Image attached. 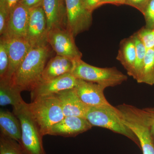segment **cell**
<instances>
[{"mask_svg": "<svg viewBox=\"0 0 154 154\" xmlns=\"http://www.w3.org/2000/svg\"><path fill=\"white\" fill-rule=\"evenodd\" d=\"M49 54L47 44L32 47L11 78V83L21 92L32 91L42 82Z\"/></svg>", "mask_w": 154, "mask_h": 154, "instance_id": "6da1fadb", "label": "cell"}, {"mask_svg": "<svg viewBox=\"0 0 154 154\" xmlns=\"http://www.w3.org/2000/svg\"><path fill=\"white\" fill-rule=\"evenodd\" d=\"M86 119L92 126L106 128L124 136L140 146L134 133L125 123L120 110L111 105L99 107H90Z\"/></svg>", "mask_w": 154, "mask_h": 154, "instance_id": "7a4b0ae2", "label": "cell"}, {"mask_svg": "<svg viewBox=\"0 0 154 154\" xmlns=\"http://www.w3.org/2000/svg\"><path fill=\"white\" fill-rule=\"evenodd\" d=\"M117 107L125 123L137 138L143 153L154 154V137L144 109L125 104Z\"/></svg>", "mask_w": 154, "mask_h": 154, "instance_id": "3957f363", "label": "cell"}, {"mask_svg": "<svg viewBox=\"0 0 154 154\" xmlns=\"http://www.w3.org/2000/svg\"><path fill=\"white\" fill-rule=\"evenodd\" d=\"M28 110L43 136L65 117L55 95L39 97L27 104Z\"/></svg>", "mask_w": 154, "mask_h": 154, "instance_id": "277c9868", "label": "cell"}, {"mask_svg": "<svg viewBox=\"0 0 154 154\" xmlns=\"http://www.w3.org/2000/svg\"><path fill=\"white\" fill-rule=\"evenodd\" d=\"M28 103L13 108L22 126V136L19 143L25 154H46L43 144V137L39 128L28 110Z\"/></svg>", "mask_w": 154, "mask_h": 154, "instance_id": "5b68a950", "label": "cell"}, {"mask_svg": "<svg viewBox=\"0 0 154 154\" xmlns=\"http://www.w3.org/2000/svg\"><path fill=\"white\" fill-rule=\"evenodd\" d=\"M77 79L105 86L106 88L121 85L128 77L115 67L100 68L86 63L82 59L74 60L72 72Z\"/></svg>", "mask_w": 154, "mask_h": 154, "instance_id": "8992f818", "label": "cell"}, {"mask_svg": "<svg viewBox=\"0 0 154 154\" xmlns=\"http://www.w3.org/2000/svg\"><path fill=\"white\" fill-rule=\"evenodd\" d=\"M66 29L75 37L91 27L92 13L87 10L82 0H65Z\"/></svg>", "mask_w": 154, "mask_h": 154, "instance_id": "52a82bcc", "label": "cell"}, {"mask_svg": "<svg viewBox=\"0 0 154 154\" xmlns=\"http://www.w3.org/2000/svg\"><path fill=\"white\" fill-rule=\"evenodd\" d=\"M75 37L66 28H58L48 33V43L57 55L73 60L82 59V52L75 43Z\"/></svg>", "mask_w": 154, "mask_h": 154, "instance_id": "ba28073f", "label": "cell"}, {"mask_svg": "<svg viewBox=\"0 0 154 154\" xmlns=\"http://www.w3.org/2000/svg\"><path fill=\"white\" fill-rule=\"evenodd\" d=\"M47 21L42 6L29 10L26 38L32 47L48 44Z\"/></svg>", "mask_w": 154, "mask_h": 154, "instance_id": "9c48e42d", "label": "cell"}, {"mask_svg": "<svg viewBox=\"0 0 154 154\" xmlns=\"http://www.w3.org/2000/svg\"><path fill=\"white\" fill-rule=\"evenodd\" d=\"M78 79L68 73L49 81H42L31 91L32 101L39 97L55 95L61 91L72 89L76 86Z\"/></svg>", "mask_w": 154, "mask_h": 154, "instance_id": "30bf717a", "label": "cell"}, {"mask_svg": "<svg viewBox=\"0 0 154 154\" xmlns=\"http://www.w3.org/2000/svg\"><path fill=\"white\" fill-rule=\"evenodd\" d=\"M106 87L96 83L78 79L75 91L79 99L89 107L110 105L104 94Z\"/></svg>", "mask_w": 154, "mask_h": 154, "instance_id": "8fae6325", "label": "cell"}, {"mask_svg": "<svg viewBox=\"0 0 154 154\" xmlns=\"http://www.w3.org/2000/svg\"><path fill=\"white\" fill-rule=\"evenodd\" d=\"M29 18V10L21 3L10 11L5 33L6 38H26Z\"/></svg>", "mask_w": 154, "mask_h": 154, "instance_id": "7c38bea8", "label": "cell"}, {"mask_svg": "<svg viewBox=\"0 0 154 154\" xmlns=\"http://www.w3.org/2000/svg\"><path fill=\"white\" fill-rule=\"evenodd\" d=\"M92 125L85 118L65 116L50 129L48 135L63 137H75L91 129Z\"/></svg>", "mask_w": 154, "mask_h": 154, "instance_id": "4fadbf2b", "label": "cell"}, {"mask_svg": "<svg viewBox=\"0 0 154 154\" xmlns=\"http://www.w3.org/2000/svg\"><path fill=\"white\" fill-rule=\"evenodd\" d=\"M5 38L9 58L8 70L5 79L11 80L32 46L26 38Z\"/></svg>", "mask_w": 154, "mask_h": 154, "instance_id": "5bb4252c", "label": "cell"}, {"mask_svg": "<svg viewBox=\"0 0 154 154\" xmlns=\"http://www.w3.org/2000/svg\"><path fill=\"white\" fill-rule=\"evenodd\" d=\"M42 6L46 17L48 32L55 28H66L65 0H43Z\"/></svg>", "mask_w": 154, "mask_h": 154, "instance_id": "9a60e30c", "label": "cell"}, {"mask_svg": "<svg viewBox=\"0 0 154 154\" xmlns=\"http://www.w3.org/2000/svg\"><path fill=\"white\" fill-rule=\"evenodd\" d=\"M59 101L65 116H77L85 118L90 107L79 99L74 88L55 94Z\"/></svg>", "mask_w": 154, "mask_h": 154, "instance_id": "2e32d148", "label": "cell"}, {"mask_svg": "<svg viewBox=\"0 0 154 154\" xmlns=\"http://www.w3.org/2000/svg\"><path fill=\"white\" fill-rule=\"evenodd\" d=\"M74 60L57 55L46 63L42 72V81H49L68 73H72Z\"/></svg>", "mask_w": 154, "mask_h": 154, "instance_id": "e0dca14e", "label": "cell"}, {"mask_svg": "<svg viewBox=\"0 0 154 154\" xmlns=\"http://www.w3.org/2000/svg\"><path fill=\"white\" fill-rule=\"evenodd\" d=\"M1 134L18 142L22 136V126L20 120L14 113L8 110H0Z\"/></svg>", "mask_w": 154, "mask_h": 154, "instance_id": "ac0fdd59", "label": "cell"}, {"mask_svg": "<svg viewBox=\"0 0 154 154\" xmlns=\"http://www.w3.org/2000/svg\"><path fill=\"white\" fill-rule=\"evenodd\" d=\"M21 92L10 80L0 79V105H11L13 108H16L25 104V102L21 96Z\"/></svg>", "mask_w": 154, "mask_h": 154, "instance_id": "d6986e66", "label": "cell"}, {"mask_svg": "<svg viewBox=\"0 0 154 154\" xmlns=\"http://www.w3.org/2000/svg\"><path fill=\"white\" fill-rule=\"evenodd\" d=\"M136 53L135 45L132 36L122 40L116 59L126 70L128 75L134 66Z\"/></svg>", "mask_w": 154, "mask_h": 154, "instance_id": "ffe728a7", "label": "cell"}, {"mask_svg": "<svg viewBox=\"0 0 154 154\" xmlns=\"http://www.w3.org/2000/svg\"><path fill=\"white\" fill-rule=\"evenodd\" d=\"M131 36L133 38L135 45L136 56L133 68L129 75L132 77L138 83H140L143 69L144 60L147 50L138 37L136 33H134Z\"/></svg>", "mask_w": 154, "mask_h": 154, "instance_id": "44dd1931", "label": "cell"}, {"mask_svg": "<svg viewBox=\"0 0 154 154\" xmlns=\"http://www.w3.org/2000/svg\"><path fill=\"white\" fill-rule=\"evenodd\" d=\"M140 83L154 85V49L147 50L146 52Z\"/></svg>", "mask_w": 154, "mask_h": 154, "instance_id": "7402d4cb", "label": "cell"}, {"mask_svg": "<svg viewBox=\"0 0 154 154\" xmlns=\"http://www.w3.org/2000/svg\"><path fill=\"white\" fill-rule=\"evenodd\" d=\"M0 154H25L17 141L0 134Z\"/></svg>", "mask_w": 154, "mask_h": 154, "instance_id": "603a6c76", "label": "cell"}, {"mask_svg": "<svg viewBox=\"0 0 154 154\" xmlns=\"http://www.w3.org/2000/svg\"><path fill=\"white\" fill-rule=\"evenodd\" d=\"M9 58L8 45L5 38L0 39V79H5L8 70Z\"/></svg>", "mask_w": 154, "mask_h": 154, "instance_id": "cb8c5ba5", "label": "cell"}, {"mask_svg": "<svg viewBox=\"0 0 154 154\" xmlns=\"http://www.w3.org/2000/svg\"><path fill=\"white\" fill-rule=\"evenodd\" d=\"M136 33L147 50L154 49V28L150 29L143 27Z\"/></svg>", "mask_w": 154, "mask_h": 154, "instance_id": "d4e9b609", "label": "cell"}, {"mask_svg": "<svg viewBox=\"0 0 154 154\" xmlns=\"http://www.w3.org/2000/svg\"><path fill=\"white\" fill-rule=\"evenodd\" d=\"M146 21V28H154V0H149L143 14Z\"/></svg>", "mask_w": 154, "mask_h": 154, "instance_id": "484cf974", "label": "cell"}, {"mask_svg": "<svg viewBox=\"0 0 154 154\" xmlns=\"http://www.w3.org/2000/svg\"><path fill=\"white\" fill-rule=\"evenodd\" d=\"M9 13L0 8V34L2 36L5 33L8 22Z\"/></svg>", "mask_w": 154, "mask_h": 154, "instance_id": "4316f807", "label": "cell"}, {"mask_svg": "<svg viewBox=\"0 0 154 154\" xmlns=\"http://www.w3.org/2000/svg\"><path fill=\"white\" fill-rule=\"evenodd\" d=\"M149 0H125V5L134 7L143 14Z\"/></svg>", "mask_w": 154, "mask_h": 154, "instance_id": "83f0119b", "label": "cell"}, {"mask_svg": "<svg viewBox=\"0 0 154 154\" xmlns=\"http://www.w3.org/2000/svg\"><path fill=\"white\" fill-rule=\"evenodd\" d=\"M22 1V0H0V8L3 9L10 14L11 10L21 3Z\"/></svg>", "mask_w": 154, "mask_h": 154, "instance_id": "f1b7e54d", "label": "cell"}, {"mask_svg": "<svg viewBox=\"0 0 154 154\" xmlns=\"http://www.w3.org/2000/svg\"><path fill=\"white\" fill-rule=\"evenodd\" d=\"M144 110L146 114L152 135L154 137V108H145Z\"/></svg>", "mask_w": 154, "mask_h": 154, "instance_id": "f546056e", "label": "cell"}, {"mask_svg": "<svg viewBox=\"0 0 154 154\" xmlns=\"http://www.w3.org/2000/svg\"><path fill=\"white\" fill-rule=\"evenodd\" d=\"M101 0H82L87 10L93 13V11L100 7Z\"/></svg>", "mask_w": 154, "mask_h": 154, "instance_id": "4dcf8cb0", "label": "cell"}, {"mask_svg": "<svg viewBox=\"0 0 154 154\" xmlns=\"http://www.w3.org/2000/svg\"><path fill=\"white\" fill-rule=\"evenodd\" d=\"M42 2L43 0H22L21 3L30 10L42 6Z\"/></svg>", "mask_w": 154, "mask_h": 154, "instance_id": "1f68e13d", "label": "cell"}, {"mask_svg": "<svg viewBox=\"0 0 154 154\" xmlns=\"http://www.w3.org/2000/svg\"><path fill=\"white\" fill-rule=\"evenodd\" d=\"M125 0H101L100 7L107 4H113L116 5H125Z\"/></svg>", "mask_w": 154, "mask_h": 154, "instance_id": "d6a6232c", "label": "cell"}]
</instances>
